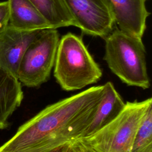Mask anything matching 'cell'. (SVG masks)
Instances as JSON below:
<instances>
[{"label": "cell", "mask_w": 152, "mask_h": 152, "mask_svg": "<svg viewBox=\"0 0 152 152\" xmlns=\"http://www.w3.org/2000/svg\"><path fill=\"white\" fill-rule=\"evenodd\" d=\"M103 93L93 86L47 106L0 146L1 152H43L77 141L92 119Z\"/></svg>", "instance_id": "1"}, {"label": "cell", "mask_w": 152, "mask_h": 152, "mask_svg": "<svg viewBox=\"0 0 152 152\" xmlns=\"http://www.w3.org/2000/svg\"><path fill=\"white\" fill-rule=\"evenodd\" d=\"M104 39L103 59L110 71L127 86L144 90L149 88L150 80L142 38L117 28L112 30Z\"/></svg>", "instance_id": "2"}, {"label": "cell", "mask_w": 152, "mask_h": 152, "mask_svg": "<svg viewBox=\"0 0 152 152\" xmlns=\"http://www.w3.org/2000/svg\"><path fill=\"white\" fill-rule=\"evenodd\" d=\"M53 76L65 91H75L97 83L102 71L81 38L69 33L59 40Z\"/></svg>", "instance_id": "3"}, {"label": "cell", "mask_w": 152, "mask_h": 152, "mask_svg": "<svg viewBox=\"0 0 152 152\" xmlns=\"http://www.w3.org/2000/svg\"><path fill=\"white\" fill-rule=\"evenodd\" d=\"M152 98L127 102L119 115L94 134L77 140L93 152H129Z\"/></svg>", "instance_id": "4"}, {"label": "cell", "mask_w": 152, "mask_h": 152, "mask_svg": "<svg viewBox=\"0 0 152 152\" xmlns=\"http://www.w3.org/2000/svg\"><path fill=\"white\" fill-rule=\"evenodd\" d=\"M59 42L56 28H48L26 50L18 67L17 77L21 84L39 87L47 82L54 66Z\"/></svg>", "instance_id": "5"}, {"label": "cell", "mask_w": 152, "mask_h": 152, "mask_svg": "<svg viewBox=\"0 0 152 152\" xmlns=\"http://www.w3.org/2000/svg\"><path fill=\"white\" fill-rule=\"evenodd\" d=\"M75 27L87 34L104 38L112 30L115 19L107 0H63Z\"/></svg>", "instance_id": "6"}, {"label": "cell", "mask_w": 152, "mask_h": 152, "mask_svg": "<svg viewBox=\"0 0 152 152\" xmlns=\"http://www.w3.org/2000/svg\"><path fill=\"white\" fill-rule=\"evenodd\" d=\"M43 30H19L8 24L1 28L0 66L17 77L20 63L26 50Z\"/></svg>", "instance_id": "7"}, {"label": "cell", "mask_w": 152, "mask_h": 152, "mask_svg": "<svg viewBox=\"0 0 152 152\" xmlns=\"http://www.w3.org/2000/svg\"><path fill=\"white\" fill-rule=\"evenodd\" d=\"M148 0H107L113 14L118 29L130 35L142 38L146 20L150 13L145 2Z\"/></svg>", "instance_id": "8"}, {"label": "cell", "mask_w": 152, "mask_h": 152, "mask_svg": "<svg viewBox=\"0 0 152 152\" xmlns=\"http://www.w3.org/2000/svg\"><path fill=\"white\" fill-rule=\"evenodd\" d=\"M125 105V102L113 83L106 82L103 84V93L94 115L78 140L89 137L109 124L119 115Z\"/></svg>", "instance_id": "9"}, {"label": "cell", "mask_w": 152, "mask_h": 152, "mask_svg": "<svg viewBox=\"0 0 152 152\" xmlns=\"http://www.w3.org/2000/svg\"><path fill=\"white\" fill-rule=\"evenodd\" d=\"M9 5L8 25L24 31L52 28L39 10L29 0H7Z\"/></svg>", "instance_id": "10"}, {"label": "cell", "mask_w": 152, "mask_h": 152, "mask_svg": "<svg viewBox=\"0 0 152 152\" xmlns=\"http://www.w3.org/2000/svg\"><path fill=\"white\" fill-rule=\"evenodd\" d=\"M24 97L17 77L0 66V129L7 128L8 119L21 105Z\"/></svg>", "instance_id": "11"}, {"label": "cell", "mask_w": 152, "mask_h": 152, "mask_svg": "<svg viewBox=\"0 0 152 152\" xmlns=\"http://www.w3.org/2000/svg\"><path fill=\"white\" fill-rule=\"evenodd\" d=\"M42 14L53 28L75 26L63 0H29Z\"/></svg>", "instance_id": "12"}, {"label": "cell", "mask_w": 152, "mask_h": 152, "mask_svg": "<svg viewBox=\"0 0 152 152\" xmlns=\"http://www.w3.org/2000/svg\"><path fill=\"white\" fill-rule=\"evenodd\" d=\"M129 152H152V106L144 116Z\"/></svg>", "instance_id": "13"}, {"label": "cell", "mask_w": 152, "mask_h": 152, "mask_svg": "<svg viewBox=\"0 0 152 152\" xmlns=\"http://www.w3.org/2000/svg\"><path fill=\"white\" fill-rule=\"evenodd\" d=\"M9 5L8 2L4 1L0 2V29L5 27L9 22Z\"/></svg>", "instance_id": "14"}, {"label": "cell", "mask_w": 152, "mask_h": 152, "mask_svg": "<svg viewBox=\"0 0 152 152\" xmlns=\"http://www.w3.org/2000/svg\"><path fill=\"white\" fill-rule=\"evenodd\" d=\"M74 141L66 142L62 145L57 146L51 150H47L43 152H70L71 147ZM1 152V151H0Z\"/></svg>", "instance_id": "15"}, {"label": "cell", "mask_w": 152, "mask_h": 152, "mask_svg": "<svg viewBox=\"0 0 152 152\" xmlns=\"http://www.w3.org/2000/svg\"><path fill=\"white\" fill-rule=\"evenodd\" d=\"M70 152H93V151L83 146L78 141H75L72 144Z\"/></svg>", "instance_id": "16"}]
</instances>
